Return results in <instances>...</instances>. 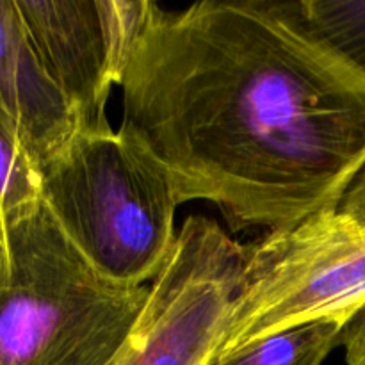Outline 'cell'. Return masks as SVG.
Here are the masks:
<instances>
[{
	"mask_svg": "<svg viewBox=\"0 0 365 365\" xmlns=\"http://www.w3.org/2000/svg\"><path fill=\"white\" fill-rule=\"evenodd\" d=\"M121 88L120 130L203 200L269 234L339 210L365 166V73L294 2L157 6Z\"/></svg>",
	"mask_w": 365,
	"mask_h": 365,
	"instance_id": "obj_1",
	"label": "cell"
},
{
	"mask_svg": "<svg viewBox=\"0 0 365 365\" xmlns=\"http://www.w3.org/2000/svg\"><path fill=\"white\" fill-rule=\"evenodd\" d=\"M146 296L96 273L41 202L0 234V365H113Z\"/></svg>",
	"mask_w": 365,
	"mask_h": 365,
	"instance_id": "obj_2",
	"label": "cell"
},
{
	"mask_svg": "<svg viewBox=\"0 0 365 365\" xmlns=\"http://www.w3.org/2000/svg\"><path fill=\"white\" fill-rule=\"evenodd\" d=\"M39 171L43 203L96 273L152 282L178 234L173 182L155 159L110 128L77 132Z\"/></svg>",
	"mask_w": 365,
	"mask_h": 365,
	"instance_id": "obj_3",
	"label": "cell"
},
{
	"mask_svg": "<svg viewBox=\"0 0 365 365\" xmlns=\"http://www.w3.org/2000/svg\"><path fill=\"white\" fill-rule=\"evenodd\" d=\"M365 305V223L341 210L246 246L237 296L212 360L303 324L348 323Z\"/></svg>",
	"mask_w": 365,
	"mask_h": 365,
	"instance_id": "obj_4",
	"label": "cell"
},
{
	"mask_svg": "<svg viewBox=\"0 0 365 365\" xmlns=\"http://www.w3.org/2000/svg\"><path fill=\"white\" fill-rule=\"evenodd\" d=\"M246 246L216 223L189 216L148 287L113 365H207L241 285Z\"/></svg>",
	"mask_w": 365,
	"mask_h": 365,
	"instance_id": "obj_5",
	"label": "cell"
},
{
	"mask_svg": "<svg viewBox=\"0 0 365 365\" xmlns=\"http://www.w3.org/2000/svg\"><path fill=\"white\" fill-rule=\"evenodd\" d=\"M36 53L77 116L81 132H106L120 86L155 14L146 0H14Z\"/></svg>",
	"mask_w": 365,
	"mask_h": 365,
	"instance_id": "obj_6",
	"label": "cell"
},
{
	"mask_svg": "<svg viewBox=\"0 0 365 365\" xmlns=\"http://www.w3.org/2000/svg\"><path fill=\"white\" fill-rule=\"evenodd\" d=\"M0 106L41 166L77 132V116L50 78L14 0H0Z\"/></svg>",
	"mask_w": 365,
	"mask_h": 365,
	"instance_id": "obj_7",
	"label": "cell"
},
{
	"mask_svg": "<svg viewBox=\"0 0 365 365\" xmlns=\"http://www.w3.org/2000/svg\"><path fill=\"white\" fill-rule=\"evenodd\" d=\"M344 324L324 319L278 331L207 365H323L328 355L341 346Z\"/></svg>",
	"mask_w": 365,
	"mask_h": 365,
	"instance_id": "obj_8",
	"label": "cell"
},
{
	"mask_svg": "<svg viewBox=\"0 0 365 365\" xmlns=\"http://www.w3.org/2000/svg\"><path fill=\"white\" fill-rule=\"evenodd\" d=\"M41 171L16 121L0 106V234L41 203Z\"/></svg>",
	"mask_w": 365,
	"mask_h": 365,
	"instance_id": "obj_9",
	"label": "cell"
},
{
	"mask_svg": "<svg viewBox=\"0 0 365 365\" xmlns=\"http://www.w3.org/2000/svg\"><path fill=\"white\" fill-rule=\"evenodd\" d=\"M303 25L323 45L365 73V0H299Z\"/></svg>",
	"mask_w": 365,
	"mask_h": 365,
	"instance_id": "obj_10",
	"label": "cell"
},
{
	"mask_svg": "<svg viewBox=\"0 0 365 365\" xmlns=\"http://www.w3.org/2000/svg\"><path fill=\"white\" fill-rule=\"evenodd\" d=\"M341 346L344 348L346 364L365 365V305L342 328Z\"/></svg>",
	"mask_w": 365,
	"mask_h": 365,
	"instance_id": "obj_11",
	"label": "cell"
},
{
	"mask_svg": "<svg viewBox=\"0 0 365 365\" xmlns=\"http://www.w3.org/2000/svg\"><path fill=\"white\" fill-rule=\"evenodd\" d=\"M339 210L346 216H351L353 220L365 223V166L360 171L359 177L353 180V184L349 185L348 192L342 198Z\"/></svg>",
	"mask_w": 365,
	"mask_h": 365,
	"instance_id": "obj_12",
	"label": "cell"
}]
</instances>
